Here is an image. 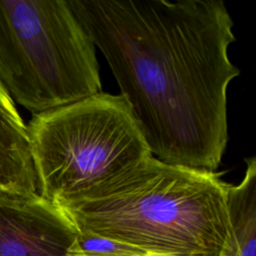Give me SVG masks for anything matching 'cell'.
<instances>
[{"label":"cell","instance_id":"ba28073f","mask_svg":"<svg viewBox=\"0 0 256 256\" xmlns=\"http://www.w3.org/2000/svg\"><path fill=\"white\" fill-rule=\"evenodd\" d=\"M146 256H165V255H159V254H155V253H149Z\"/></svg>","mask_w":256,"mask_h":256},{"label":"cell","instance_id":"277c9868","mask_svg":"<svg viewBox=\"0 0 256 256\" xmlns=\"http://www.w3.org/2000/svg\"><path fill=\"white\" fill-rule=\"evenodd\" d=\"M27 129L38 192L52 203L81 194L152 156L124 97L103 91L33 115Z\"/></svg>","mask_w":256,"mask_h":256},{"label":"cell","instance_id":"7a4b0ae2","mask_svg":"<svg viewBox=\"0 0 256 256\" xmlns=\"http://www.w3.org/2000/svg\"><path fill=\"white\" fill-rule=\"evenodd\" d=\"M220 175L151 156L54 204L79 233L165 256H226L233 228Z\"/></svg>","mask_w":256,"mask_h":256},{"label":"cell","instance_id":"52a82bcc","mask_svg":"<svg viewBox=\"0 0 256 256\" xmlns=\"http://www.w3.org/2000/svg\"><path fill=\"white\" fill-rule=\"evenodd\" d=\"M245 162L242 181L225 187L233 228V243L226 256H256V158Z\"/></svg>","mask_w":256,"mask_h":256},{"label":"cell","instance_id":"8992f818","mask_svg":"<svg viewBox=\"0 0 256 256\" xmlns=\"http://www.w3.org/2000/svg\"><path fill=\"white\" fill-rule=\"evenodd\" d=\"M0 189L23 194L39 193L27 125L1 83Z\"/></svg>","mask_w":256,"mask_h":256},{"label":"cell","instance_id":"6da1fadb","mask_svg":"<svg viewBox=\"0 0 256 256\" xmlns=\"http://www.w3.org/2000/svg\"><path fill=\"white\" fill-rule=\"evenodd\" d=\"M158 160L216 172L229 133L234 22L221 0H68Z\"/></svg>","mask_w":256,"mask_h":256},{"label":"cell","instance_id":"3957f363","mask_svg":"<svg viewBox=\"0 0 256 256\" xmlns=\"http://www.w3.org/2000/svg\"><path fill=\"white\" fill-rule=\"evenodd\" d=\"M0 83L33 115L102 92L96 46L68 0H0Z\"/></svg>","mask_w":256,"mask_h":256},{"label":"cell","instance_id":"5b68a950","mask_svg":"<svg viewBox=\"0 0 256 256\" xmlns=\"http://www.w3.org/2000/svg\"><path fill=\"white\" fill-rule=\"evenodd\" d=\"M79 232L39 193L0 189V256H70Z\"/></svg>","mask_w":256,"mask_h":256}]
</instances>
